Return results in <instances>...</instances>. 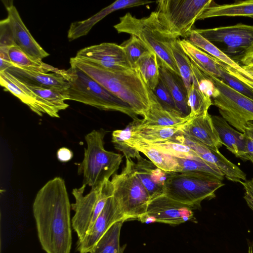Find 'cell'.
Returning <instances> with one entry per match:
<instances>
[{
    "instance_id": "ffe728a7",
    "label": "cell",
    "mask_w": 253,
    "mask_h": 253,
    "mask_svg": "<svg viewBox=\"0 0 253 253\" xmlns=\"http://www.w3.org/2000/svg\"><path fill=\"white\" fill-rule=\"evenodd\" d=\"M43 73L24 69L12 65L5 71L11 74L23 83L29 86L58 88L63 91L68 82L60 72Z\"/></svg>"
},
{
    "instance_id": "74e56055",
    "label": "cell",
    "mask_w": 253,
    "mask_h": 253,
    "mask_svg": "<svg viewBox=\"0 0 253 253\" xmlns=\"http://www.w3.org/2000/svg\"><path fill=\"white\" fill-rule=\"evenodd\" d=\"M127 59L133 69H136L137 63L140 58L145 53L151 51L138 38L130 36L129 39L121 45Z\"/></svg>"
},
{
    "instance_id": "e575fe53",
    "label": "cell",
    "mask_w": 253,
    "mask_h": 253,
    "mask_svg": "<svg viewBox=\"0 0 253 253\" xmlns=\"http://www.w3.org/2000/svg\"><path fill=\"white\" fill-rule=\"evenodd\" d=\"M180 168L181 171H193L213 175L220 180L224 175L214 165L208 163L198 157L193 159L175 157Z\"/></svg>"
},
{
    "instance_id": "f5cc1de1",
    "label": "cell",
    "mask_w": 253,
    "mask_h": 253,
    "mask_svg": "<svg viewBox=\"0 0 253 253\" xmlns=\"http://www.w3.org/2000/svg\"><path fill=\"white\" fill-rule=\"evenodd\" d=\"M252 55H251V56H252ZM249 57H250V56H249ZM247 58H248V57H247ZM245 59H246V58H245ZM241 60H242V59H241Z\"/></svg>"
},
{
    "instance_id": "f546056e",
    "label": "cell",
    "mask_w": 253,
    "mask_h": 253,
    "mask_svg": "<svg viewBox=\"0 0 253 253\" xmlns=\"http://www.w3.org/2000/svg\"><path fill=\"white\" fill-rule=\"evenodd\" d=\"M8 54L12 65L24 69L43 73H48L49 72L57 73L60 70L42 61H37L32 59L17 46L9 47Z\"/></svg>"
},
{
    "instance_id": "603a6c76",
    "label": "cell",
    "mask_w": 253,
    "mask_h": 253,
    "mask_svg": "<svg viewBox=\"0 0 253 253\" xmlns=\"http://www.w3.org/2000/svg\"><path fill=\"white\" fill-rule=\"evenodd\" d=\"M192 118L189 115L183 117L180 114L164 109L156 96L143 119H139V126H172L186 123Z\"/></svg>"
},
{
    "instance_id": "d6986e66",
    "label": "cell",
    "mask_w": 253,
    "mask_h": 253,
    "mask_svg": "<svg viewBox=\"0 0 253 253\" xmlns=\"http://www.w3.org/2000/svg\"><path fill=\"white\" fill-rule=\"evenodd\" d=\"M153 2L154 1L143 0H117L88 19L72 23L68 31V39L69 41H72L86 36L93 26L114 11Z\"/></svg>"
},
{
    "instance_id": "d6a6232c",
    "label": "cell",
    "mask_w": 253,
    "mask_h": 253,
    "mask_svg": "<svg viewBox=\"0 0 253 253\" xmlns=\"http://www.w3.org/2000/svg\"><path fill=\"white\" fill-rule=\"evenodd\" d=\"M27 85L42 99L54 113L55 118H59V112L61 110H65L69 107V105L65 102L66 100L63 93V90Z\"/></svg>"
},
{
    "instance_id": "2e32d148",
    "label": "cell",
    "mask_w": 253,
    "mask_h": 253,
    "mask_svg": "<svg viewBox=\"0 0 253 253\" xmlns=\"http://www.w3.org/2000/svg\"><path fill=\"white\" fill-rule=\"evenodd\" d=\"M125 219L117 202L113 195L110 197L102 211L85 237L78 241L77 250L79 253H89L104 233L116 221Z\"/></svg>"
},
{
    "instance_id": "4dcf8cb0",
    "label": "cell",
    "mask_w": 253,
    "mask_h": 253,
    "mask_svg": "<svg viewBox=\"0 0 253 253\" xmlns=\"http://www.w3.org/2000/svg\"><path fill=\"white\" fill-rule=\"evenodd\" d=\"M136 69L146 85L153 91L160 79L159 66L155 53L150 51L143 54L137 63Z\"/></svg>"
},
{
    "instance_id": "ee69618b",
    "label": "cell",
    "mask_w": 253,
    "mask_h": 253,
    "mask_svg": "<svg viewBox=\"0 0 253 253\" xmlns=\"http://www.w3.org/2000/svg\"><path fill=\"white\" fill-rule=\"evenodd\" d=\"M223 66L227 70V71L231 75L241 81L244 84H247L252 89H253V80L245 75L234 68L229 66L225 64H223Z\"/></svg>"
},
{
    "instance_id": "7bdbcfd3",
    "label": "cell",
    "mask_w": 253,
    "mask_h": 253,
    "mask_svg": "<svg viewBox=\"0 0 253 253\" xmlns=\"http://www.w3.org/2000/svg\"><path fill=\"white\" fill-rule=\"evenodd\" d=\"M245 190L244 198L248 206L253 211V182L252 180L241 181Z\"/></svg>"
},
{
    "instance_id": "8992f818",
    "label": "cell",
    "mask_w": 253,
    "mask_h": 253,
    "mask_svg": "<svg viewBox=\"0 0 253 253\" xmlns=\"http://www.w3.org/2000/svg\"><path fill=\"white\" fill-rule=\"evenodd\" d=\"M224 185L215 176L204 173L167 172L163 193L193 209L200 208L203 200L214 198L216 191Z\"/></svg>"
},
{
    "instance_id": "9c48e42d",
    "label": "cell",
    "mask_w": 253,
    "mask_h": 253,
    "mask_svg": "<svg viewBox=\"0 0 253 253\" xmlns=\"http://www.w3.org/2000/svg\"><path fill=\"white\" fill-rule=\"evenodd\" d=\"M159 20L173 37L178 39L192 30L198 17L213 1L211 0H160L156 1Z\"/></svg>"
},
{
    "instance_id": "83f0119b",
    "label": "cell",
    "mask_w": 253,
    "mask_h": 253,
    "mask_svg": "<svg viewBox=\"0 0 253 253\" xmlns=\"http://www.w3.org/2000/svg\"><path fill=\"white\" fill-rule=\"evenodd\" d=\"M184 39L188 41L197 47L208 52L211 56L219 60L226 65L234 68L247 76H250L249 73L243 69L242 66L233 59L220 50L200 34L196 30H191L185 37Z\"/></svg>"
},
{
    "instance_id": "c3c4849f",
    "label": "cell",
    "mask_w": 253,
    "mask_h": 253,
    "mask_svg": "<svg viewBox=\"0 0 253 253\" xmlns=\"http://www.w3.org/2000/svg\"><path fill=\"white\" fill-rule=\"evenodd\" d=\"M248 253H253V241L249 243Z\"/></svg>"
},
{
    "instance_id": "5b68a950",
    "label": "cell",
    "mask_w": 253,
    "mask_h": 253,
    "mask_svg": "<svg viewBox=\"0 0 253 253\" xmlns=\"http://www.w3.org/2000/svg\"><path fill=\"white\" fill-rule=\"evenodd\" d=\"M106 131L94 129L85 136L87 146L79 164L78 172L83 176V184L94 189L109 180L122 163L123 156L106 150L104 146Z\"/></svg>"
},
{
    "instance_id": "3957f363",
    "label": "cell",
    "mask_w": 253,
    "mask_h": 253,
    "mask_svg": "<svg viewBox=\"0 0 253 253\" xmlns=\"http://www.w3.org/2000/svg\"><path fill=\"white\" fill-rule=\"evenodd\" d=\"M114 28L118 33H126L136 37L155 53L158 63L180 75L171 50L173 42L177 39L162 25L156 11L141 18L128 12L120 17L119 22Z\"/></svg>"
},
{
    "instance_id": "d590c367",
    "label": "cell",
    "mask_w": 253,
    "mask_h": 253,
    "mask_svg": "<svg viewBox=\"0 0 253 253\" xmlns=\"http://www.w3.org/2000/svg\"><path fill=\"white\" fill-rule=\"evenodd\" d=\"M188 105L190 109L189 116L192 119L208 113L213 103L211 98L205 95L192 83L188 93Z\"/></svg>"
},
{
    "instance_id": "5bb4252c",
    "label": "cell",
    "mask_w": 253,
    "mask_h": 253,
    "mask_svg": "<svg viewBox=\"0 0 253 253\" xmlns=\"http://www.w3.org/2000/svg\"><path fill=\"white\" fill-rule=\"evenodd\" d=\"M75 57L113 71L133 69L122 47L114 43L104 42L84 47L78 51Z\"/></svg>"
},
{
    "instance_id": "e0dca14e",
    "label": "cell",
    "mask_w": 253,
    "mask_h": 253,
    "mask_svg": "<svg viewBox=\"0 0 253 253\" xmlns=\"http://www.w3.org/2000/svg\"><path fill=\"white\" fill-rule=\"evenodd\" d=\"M180 133L216 152L219 151V148L223 145L214 126L211 116L208 113L191 119L183 126Z\"/></svg>"
},
{
    "instance_id": "9a60e30c",
    "label": "cell",
    "mask_w": 253,
    "mask_h": 253,
    "mask_svg": "<svg viewBox=\"0 0 253 253\" xmlns=\"http://www.w3.org/2000/svg\"><path fill=\"white\" fill-rule=\"evenodd\" d=\"M171 140L189 147L199 158L216 166L228 180L239 183L246 181V173L219 151H214L202 144L188 139L181 133L176 135Z\"/></svg>"
},
{
    "instance_id": "52a82bcc",
    "label": "cell",
    "mask_w": 253,
    "mask_h": 253,
    "mask_svg": "<svg viewBox=\"0 0 253 253\" xmlns=\"http://www.w3.org/2000/svg\"><path fill=\"white\" fill-rule=\"evenodd\" d=\"M126 159L122 172L114 174L111 180L113 196L126 220L139 219L146 214L150 197L134 173L132 159Z\"/></svg>"
},
{
    "instance_id": "f907efd6",
    "label": "cell",
    "mask_w": 253,
    "mask_h": 253,
    "mask_svg": "<svg viewBox=\"0 0 253 253\" xmlns=\"http://www.w3.org/2000/svg\"><path fill=\"white\" fill-rule=\"evenodd\" d=\"M126 247V245H124L123 249L122 250V251H121V252L120 253H124V252L125 250Z\"/></svg>"
},
{
    "instance_id": "836d02e7",
    "label": "cell",
    "mask_w": 253,
    "mask_h": 253,
    "mask_svg": "<svg viewBox=\"0 0 253 253\" xmlns=\"http://www.w3.org/2000/svg\"><path fill=\"white\" fill-rule=\"evenodd\" d=\"M172 53L180 75L185 84L188 93L192 84L191 61L180 46L178 39L172 44Z\"/></svg>"
},
{
    "instance_id": "7dc6e473",
    "label": "cell",
    "mask_w": 253,
    "mask_h": 253,
    "mask_svg": "<svg viewBox=\"0 0 253 253\" xmlns=\"http://www.w3.org/2000/svg\"><path fill=\"white\" fill-rule=\"evenodd\" d=\"M253 55V45L248 49L242 55L241 59H245Z\"/></svg>"
},
{
    "instance_id": "8d00e7d4",
    "label": "cell",
    "mask_w": 253,
    "mask_h": 253,
    "mask_svg": "<svg viewBox=\"0 0 253 253\" xmlns=\"http://www.w3.org/2000/svg\"><path fill=\"white\" fill-rule=\"evenodd\" d=\"M146 144L162 152L174 157L193 159L198 157L197 154L188 146L171 140Z\"/></svg>"
},
{
    "instance_id": "7a4b0ae2",
    "label": "cell",
    "mask_w": 253,
    "mask_h": 253,
    "mask_svg": "<svg viewBox=\"0 0 253 253\" xmlns=\"http://www.w3.org/2000/svg\"><path fill=\"white\" fill-rule=\"evenodd\" d=\"M70 64L126 103L137 115L144 117L155 98L137 69L113 71L75 56L70 58Z\"/></svg>"
},
{
    "instance_id": "ba28073f",
    "label": "cell",
    "mask_w": 253,
    "mask_h": 253,
    "mask_svg": "<svg viewBox=\"0 0 253 253\" xmlns=\"http://www.w3.org/2000/svg\"><path fill=\"white\" fill-rule=\"evenodd\" d=\"M85 187L86 185L83 184L72 191L75 202L71 204L72 209L75 212L72 225L78 235V241H81L90 230L114 190L110 179L84 195Z\"/></svg>"
},
{
    "instance_id": "60d3db41",
    "label": "cell",
    "mask_w": 253,
    "mask_h": 253,
    "mask_svg": "<svg viewBox=\"0 0 253 253\" xmlns=\"http://www.w3.org/2000/svg\"><path fill=\"white\" fill-rule=\"evenodd\" d=\"M152 91L158 102L164 109L169 111L180 114L177 109L171 92L160 78L156 87Z\"/></svg>"
},
{
    "instance_id": "cb8c5ba5",
    "label": "cell",
    "mask_w": 253,
    "mask_h": 253,
    "mask_svg": "<svg viewBox=\"0 0 253 253\" xmlns=\"http://www.w3.org/2000/svg\"><path fill=\"white\" fill-rule=\"evenodd\" d=\"M138 120L139 119L132 122L130 138L145 143L169 140L180 132L181 128L187 123L172 126H139L137 125Z\"/></svg>"
},
{
    "instance_id": "b9f144b4",
    "label": "cell",
    "mask_w": 253,
    "mask_h": 253,
    "mask_svg": "<svg viewBox=\"0 0 253 253\" xmlns=\"http://www.w3.org/2000/svg\"><path fill=\"white\" fill-rule=\"evenodd\" d=\"M245 141L247 153L250 159H253V121L248 122L243 133Z\"/></svg>"
},
{
    "instance_id": "f6af8a7d",
    "label": "cell",
    "mask_w": 253,
    "mask_h": 253,
    "mask_svg": "<svg viewBox=\"0 0 253 253\" xmlns=\"http://www.w3.org/2000/svg\"><path fill=\"white\" fill-rule=\"evenodd\" d=\"M57 157L58 160L61 162H67L70 161L73 157L72 151L66 147H61L57 152Z\"/></svg>"
},
{
    "instance_id": "1f68e13d",
    "label": "cell",
    "mask_w": 253,
    "mask_h": 253,
    "mask_svg": "<svg viewBox=\"0 0 253 253\" xmlns=\"http://www.w3.org/2000/svg\"><path fill=\"white\" fill-rule=\"evenodd\" d=\"M136 159V163L133 162L134 173L148 192L150 198L163 193V188L155 184L152 178V171L156 166L140 154Z\"/></svg>"
},
{
    "instance_id": "ac0fdd59",
    "label": "cell",
    "mask_w": 253,
    "mask_h": 253,
    "mask_svg": "<svg viewBox=\"0 0 253 253\" xmlns=\"http://www.w3.org/2000/svg\"><path fill=\"white\" fill-rule=\"evenodd\" d=\"M0 84L5 91L12 93L39 116L46 114L54 118L44 102L28 86L6 71L0 72Z\"/></svg>"
},
{
    "instance_id": "4316f807",
    "label": "cell",
    "mask_w": 253,
    "mask_h": 253,
    "mask_svg": "<svg viewBox=\"0 0 253 253\" xmlns=\"http://www.w3.org/2000/svg\"><path fill=\"white\" fill-rule=\"evenodd\" d=\"M219 16H253V0L222 5L211 4L201 13L197 20Z\"/></svg>"
},
{
    "instance_id": "816d5d0a",
    "label": "cell",
    "mask_w": 253,
    "mask_h": 253,
    "mask_svg": "<svg viewBox=\"0 0 253 253\" xmlns=\"http://www.w3.org/2000/svg\"><path fill=\"white\" fill-rule=\"evenodd\" d=\"M250 161H251L253 164V158L250 159ZM251 180L253 182V178Z\"/></svg>"
},
{
    "instance_id": "681fc988",
    "label": "cell",
    "mask_w": 253,
    "mask_h": 253,
    "mask_svg": "<svg viewBox=\"0 0 253 253\" xmlns=\"http://www.w3.org/2000/svg\"><path fill=\"white\" fill-rule=\"evenodd\" d=\"M247 72L249 73V74L250 75L249 78H250L251 79L253 80V72Z\"/></svg>"
},
{
    "instance_id": "ab89813d",
    "label": "cell",
    "mask_w": 253,
    "mask_h": 253,
    "mask_svg": "<svg viewBox=\"0 0 253 253\" xmlns=\"http://www.w3.org/2000/svg\"><path fill=\"white\" fill-rule=\"evenodd\" d=\"M219 79L237 92L253 100V89L229 73L219 61Z\"/></svg>"
},
{
    "instance_id": "8fae6325",
    "label": "cell",
    "mask_w": 253,
    "mask_h": 253,
    "mask_svg": "<svg viewBox=\"0 0 253 253\" xmlns=\"http://www.w3.org/2000/svg\"><path fill=\"white\" fill-rule=\"evenodd\" d=\"M192 209L175 201L164 193L150 198L146 214L139 219L142 222H159L178 225L193 217Z\"/></svg>"
},
{
    "instance_id": "7402d4cb",
    "label": "cell",
    "mask_w": 253,
    "mask_h": 253,
    "mask_svg": "<svg viewBox=\"0 0 253 253\" xmlns=\"http://www.w3.org/2000/svg\"><path fill=\"white\" fill-rule=\"evenodd\" d=\"M158 63L160 78L171 92L179 112L183 117H187L190 109L188 105V92L181 77L164 64Z\"/></svg>"
},
{
    "instance_id": "44dd1931",
    "label": "cell",
    "mask_w": 253,
    "mask_h": 253,
    "mask_svg": "<svg viewBox=\"0 0 253 253\" xmlns=\"http://www.w3.org/2000/svg\"><path fill=\"white\" fill-rule=\"evenodd\" d=\"M211 119L223 145L236 157L249 160L243 133L233 128L222 117L211 116Z\"/></svg>"
},
{
    "instance_id": "4fadbf2b",
    "label": "cell",
    "mask_w": 253,
    "mask_h": 253,
    "mask_svg": "<svg viewBox=\"0 0 253 253\" xmlns=\"http://www.w3.org/2000/svg\"><path fill=\"white\" fill-rule=\"evenodd\" d=\"M7 11L5 18L16 46L21 49L32 59L42 61L49 54L38 43L23 22L13 1H2Z\"/></svg>"
},
{
    "instance_id": "bcb514c9",
    "label": "cell",
    "mask_w": 253,
    "mask_h": 253,
    "mask_svg": "<svg viewBox=\"0 0 253 253\" xmlns=\"http://www.w3.org/2000/svg\"><path fill=\"white\" fill-rule=\"evenodd\" d=\"M241 61L245 64V66L242 67L244 70L246 72H253V55L241 60Z\"/></svg>"
},
{
    "instance_id": "6da1fadb",
    "label": "cell",
    "mask_w": 253,
    "mask_h": 253,
    "mask_svg": "<svg viewBox=\"0 0 253 253\" xmlns=\"http://www.w3.org/2000/svg\"><path fill=\"white\" fill-rule=\"evenodd\" d=\"M71 204L64 180L55 177L38 192L33 204L38 236L46 253H70Z\"/></svg>"
},
{
    "instance_id": "d4e9b609",
    "label": "cell",
    "mask_w": 253,
    "mask_h": 253,
    "mask_svg": "<svg viewBox=\"0 0 253 253\" xmlns=\"http://www.w3.org/2000/svg\"><path fill=\"white\" fill-rule=\"evenodd\" d=\"M124 143L144 154L156 167L165 172L181 171V168L175 157L162 152L146 143L131 138Z\"/></svg>"
},
{
    "instance_id": "f35d334b",
    "label": "cell",
    "mask_w": 253,
    "mask_h": 253,
    "mask_svg": "<svg viewBox=\"0 0 253 253\" xmlns=\"http://www.w3.org/2000/svg\"><path fill=\"white\" fill-rule=\"evenodd\" d=\"M192 83L205 95L213 99L219 95V91L211 78L200 70L191 62Z\"/></svg>"
},
{
    "instance_id": "484cf974",
    "label": "cell",
    "mask_w": 253,
    "mask_h": 253,
    "mask_svg": "<svg viewBox=\"0 0 253 253\" xmlns=\"http://www.w3.org/2000/svg\"><path fill=\"white\" fill-rule=\"evenodd\" d=\"M178 41L184 52L200 70L210 77L219 78V60L194 46L186 39H178Z\"/></svg>"
},
{
    "instance_id": "f1b7e54d",
    "label": "cell",
    "mask_w": 253,
    "mask_h": 253,
    "mask_svg": "<svg viewBox=\"0 0 253 253\" xmlns=\"http://www.w3.org/2000/svg\"><path fill=\"white\" fill-rule=\"evenodd\" d=\"M126 220L121 219L115 222L100 237L89 253H120V236L121 228Z\"/></svg>"
},
{
    "instance_id": "7c38bea8",
    "label": "cell",
    "mask_w": 253,
    "mask_h": 253,
    "mask_svg": "<svg viewBox=\"0 0 253 253\" xmlns=\"http://www.w3.org/2000/svg\"><path fill=\"white\" fill-rule=\"evenodd\" d=\"M210 42H217L226 45L227 52L243 54L253 45V26L244 24L211 29H195Z\"/></svg>"
},
{
    "instance_id": "277c9868",
    "label": "cell",
    "mask_w": 253,
    "mask_h": 253,
    "mask_svg": "<svg viewBox=\"0 0 253 253\" xmlns=\"http://www.w3.org/2000/svg\"><path fill=\"white\" fill-rule=\"evenodd\" d=\"M60 72L68 82L63 91L66 100L78 101L102 110L120 112L133 120L138 119L129 105L76 66L70 65L68 69L61 70Z\"/></svg>"
},
{
    "instance_id": "30bf717a",
    "label": "cell",
    "mask_w": 253,
    "mask_h": 253,
    "mask_svg": "<svg viewBox=\"0 0 253 253\" xmlns=\"http://www.w3.org/2000/svg\"><path fill=\"white\" fill-rule=\"evenodd\" d=\"M210 77L220 93L214 98L213 104L230 125L243 133L246 124L253 121V100L235 90L219 78Z\"/></svg>"
}]
</instances>
